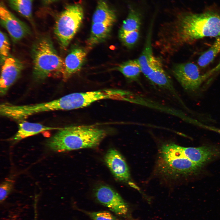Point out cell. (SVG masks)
Wrapping results in <instances>:
<instances>
[{"label":"cell","mask_w":220,"mask_h":220,"mask_svg":"<svg viewBox=\"0 0 220 220\" xmlns=\"http://www.w3.org/2000/svg\"><path fill=\"white\" fill-rule=\"evenodd\" d=\"M162 39L169 50L191 44L205 37L220 36V15L215 12L186 13L178 16Z\"/></svg>","instance_id":"1"},{"label":"cell","mask_w":220,"mask_h":220,"mask_svg":"<svg viewBox=\"0 0 220 220\" xmlns=\"http://www.w3.org/2000/svg\"><path fill=\"white\" fill-rule=\"evenodd\" d=\"M106 135L105 130L93 125L67 127L60 128L46 145L58 152L92 148L97 146Z\"/></svg>","instance_id":"2"},{"label":"cell","mask_w":220,"mask_h":220,"mask_svg":"<svg viewBox=\"0 0 220 220\" xmlns=\"http://www.w3.org/2000/svg\"><path fill=\"white\" fill-rule=\"evenodd\" d=\"M33 76L41 81L54 75L62 76L64 63L57 53L51 40L43 37L34 44L32 50Z\"/></svg>","instance_id":"3"},{"label":"cell","mask_w":220,"mask_h":220,"mask_svg":"<svg viewBox=\"0 0 220 220\" xmlns=\"http://www.w3.org/2000/svg\"><path fill=\"white\" fill-rule=\"evenodd\" d=\"M158 164L160 173L172 177L195 174L201 168L183 155L174 143L162 146Z\"/></svg>","instance_id":"4"},{"label":"cell","mask_w":220,"mask_h":220,"mask_svg":"<svg viewBox=\"0 0 220 220\" xmlns=\"http://www.w3.org/2000/svg\"><path fill=\"white\" fill-rule=\"evenodd\" d=\"M83 17L82 7L76 4L67 6L58 16L54 32L62 47L68 46L80 28Z\"/></svg>","instance_id":"5"},{"label":"cell","mask_w":220,"mask_h":220,"mask_svg":"<svg viewBox=\"0 0 220 220\" xmlns=\"http://www.w3.org/2000/svg\"><path fill=\"white\" fill-rule=\"evenodd\" d=\"M171 72L182 87L189 92L197 90L206 80L203 74H200L197 66L191 62L176 64L173 66Z\"/></svg>","instance_id":"6"},{"label":"cell","mask_w":220,"mask_h":220,"mask_svg":"<svg viewBox=\"0 0 220 220\" xmlns=\"http://www.w3.org/2000/svg\"><path fill=\"white\" fill-rule=\"evenodd\" d=\"M146 77L155 88L182 103L171 77L164 70L159 58H156L151 72Z\"/></svg>","instance_id":"7"},{"label":"cell","mask_w":220,"mask_h":220,"mask_svg":"<svg viewBox=\"0 0 220 220\" xmlns=\"http://www.w3.org/2000/svg\"><path fill=\"white\" fill-rule=\"evenodd\" d=\"M97 200L117 215L124 216L127 214V204L121 196L110 187L102 185L97 188L95 193Z\"/></svg>","instance_id":"8"},{"label":"cell","mask_w":220,"mask_h":220,"mask_svg":"<svg viewBox=\"0 0 220 220\" xmlns=\"http://www.w3.org/2000/svg\"><path fill=\"white\" fill-rule=\"evenodd\" d=\"M1 23L15 42L20 40L30 32L28 26L9 11L1 2L0 6Z\"/></svg>","instance_id":"9"},{"label":"cell","mask_w":220,"mask_h":220,"mask_svg":"<svg viewBox=\"0 0 220 220\" xmlns=\"http://www.w3.org/2000/svg\"><path fill=\"white\" fill-rule=\"evenodd\" d=\"M23 68V64L13 57H8L2 64L0 80V95H5L15 83Z\"/></svg>","instance_id":"10"},{"label":"cell","mask_w":220,"mask_h":220,"mask_svg":"<svg viewBox=\"0 0 220 220\" xmlns=\"http://www.w3.org/2000/svg\"><path fill=\"white\" fill-rule=\"evenodd\" d=\"M178 148L183 155L201 167L220 156V148L215 146L184 147L178 145Z\"/></svg>","instance_id":"11"},{"label":"cell","mask_w":220,"mask_h":220,"mask_svg":"<svg viewBox=\"0 0 220 220\" xmlns=\"http://www.w3.org/2000/svg\"><path fill=\"white\" fill-rule=\"evenodd\" d=\"M105 159L107 165L117 179L122 181L129 180L130 176L128 167L119 152L113 149L109 150Z\"/></svg>","instance_id":"12"},{"label":"cell","mask_w":220,"mask_h":220,"mask_svg":"<svg viewBox=\"0 0 220 220\" xmlns=\"http://www.w3.org/2000/svg\"><path fill=\"white\" fill-rule=\"evenodd\" d=\"M86 55V50L81 47L74 48L69 53L64 61V69L62 76L64 81L67 80L80 70Z\"/></svg>","instance_id":"13"},{"label":"cell","mask_w":220,"mask_h":220,"mask_svg":"<svg viewBox=\"0 0 220 220\" xmlns=\"http://www.w3.org/2000/svg\"><path fill=\"white\" fill-rule=\"evenodd\" d=\"M19 121L17 131L10 139L11 140L14 142L43 132L58 130L60 128L47 126L39 123H31L24 120Z\"/></svg>","instance_id":"14"},{"label":"cell","mask_w":220,"mask_h":220,"mask_svg":"<svg viewBox=\"0 0 220 220\" xmlns=\"http://www.w3.org/2000/svg\"><path fill=\"white\" fill-rule=\"evenodd\" d=\"M152 31L149 30L147 36L143 50L137 59L141 68V73L146 77L151 72L156 57L153 54L152 44Z\"/></svg>","instance_id":"15"},{"label":"cell","mask_w":220,"mask_h":220,"mask_svg":"<svg viewBox=\"0 0 220 220\" xmlns=\"http://www.w3.org/2000/svg\"><path fill=\"white\" fill-rule=\"evenodd\" d=\"M112 27L102 23L92 24L90 33L86 42L89 49L105 41L110 35Z\"/></svg>","instance_id":"16"},{"label":"cell","mask_w":220,"mask_h":220,"mask_svg":"<svg viewBox=\"0 0 220 220\" xmlns=\"http://www.w3.org/2000/svg\"><path fill=\"white\" fill-rule=\"evenodd\" d=\"M116 20L115 13L105 1L98 2L92 18V24L102 23L112 26Z\"/></svg>","instance_id":"17"},{"label":"cell","mask_w":220,"mask_h":220,"mask_svg":"<svg viewBox=\"0 0 220 220\" xmlns=\"http://www.w3.org/2000/svg\"><path fill=\"white\" fill-rule=\"evenodd\" d=\"M116 69L131 81L138 80L141 70L137 59L130 60L119 65Z\"/></svg>","instance_id":"18"},{"label":"cell","mask_w":220,"mask_h":220,"mask_svg":"<svg viewBox=\"0 0 220 220\" xmlns=\"http://www.w3.org/2000/svg\"><path fill=\"white\" fill-rule=\"evenodd\" d=\"M141 19L139 13L133 9L130 10L119 32V37L132 31L140 30Z\"/></svg>","instance_id":"19"},{"label":"cell","mask_w":220,"mask_h":220,"mask_svg":"<svg viewBox=\"0 0 220 220\" xmlns=\"http://www.w3.org/2000/svg\"><path fill=\"white\" fill-rule=\"evenodd\" d=\"M10 7L27 19H32L34 0H7Z\"/></svg>","instance_id":"20"},{"label":"cell","mask_w":220,"mask_h":220,"mask_svg":"<svg viewBox=\"0 0 220 220\" xmlns=\"http://www.w3.org/2000/svg\"><path fill=\"white\" fill-rule=\"evenodd\" d=\"M220 52V36L217 37L212 46L199 58L198 65L205 67L211 63Z\"/></svg>","instance_id":"21"},{"label":"cell","mask_w":220,"mask_h":220,"mask_svg":"<svg viewBox=\"0 0 220 220\" xmlns=\"http://www.w3.org/2000/svg\"><path fill=\"white\" fill-rule=\"evenodd\" d=\"M140 30L127 33L119 37L122 43L128 48L133 47L138 42L140 37Z\"/></svg>","instance_id":"22"},{"label":"cell","mask_w":220,"mask_h":220,"mask_svg":"<svg viewBox=\"0 0 220 220\" xmlns=\"http://www.w3.org/2000/svg\"><path fill=\"white\" fill-rule=\"evenodd\" d=\"M78 210L85 213L93 220H120L108 211H89L79 208Z\"/></svg>","instance_id":"23"},{"label":"cell","mask_w":220,"mask_h":220,"mask_svg":"<svg viewBox=\"0 0 220 220\" xmlns=\"http://www.w3.org/2000/svg\"><path fill=\"white\" fill-rule=\"evenodd\" d=\"M15 183V180L12 178L6 179L2 183L0 188V200L3 202L12 191Z\"/></svg>","instance_id":"24"},{"label":"cell","mask_w":220,"mask_h":220,"mask_svg":"<svg viewBox=\"0 0 220 220\" xmlns=\"http://www.w3.org/2000/svg\"><path fill=\"white\" fill-rule=\"evenodd\" d=\"M0 54L1 63L3 64L8 57L10 48V44L6 35L0 31Z\"/></svg>","instance_id":"25"}]
</instances>
